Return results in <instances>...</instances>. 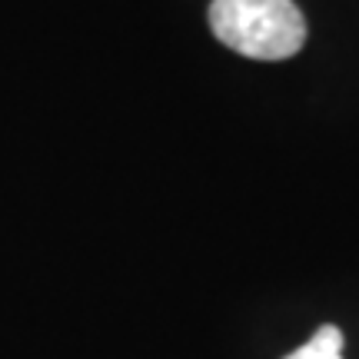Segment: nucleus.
Segmentation results:
<instances>
[{"label": "nucleus", "instance_id": "nucleus-1", "mask_svg": "<svg viewBox=\"0 0 359 359\" xmlns=\"http://www.w3.org/2000/svg\"><path fill=\"white\" fill-rule=\"evenodd\" d=\"M210 27L250 60H286L306 43V20L293 0H213Z\"/></svg>", "mask_w": 359, "mask_h": 359}, {"label": "nucleus", "instance_id": "nucleus-2", "mask_svg": "<svg viewBox=\"0 0 359 359\" xmlns=\"http://www.w3.org/2000/svg\"><path fill=\"white\" fill-rule=\"evenodd\" d=\"M286 359H343V333L336 326H320L306 346L293 349Z\"/></svg>", "mask_w": 359, "mask_h": 359}]
</instances>
